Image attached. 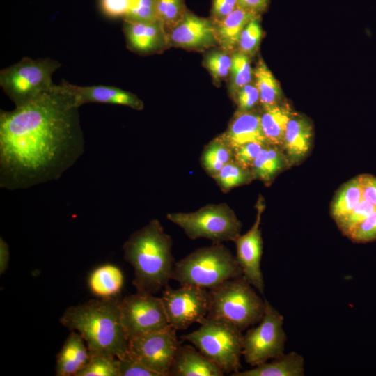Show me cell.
<instances>
[{"label": "cell", "mask_w": 376, "mask_h": 376, "mask_svg": "<svg viewBox=\"0 0 376 376\" xmlns=\"http://www.w3.org/2000/svg\"><path fill=\"white\" fill-rule=\"evenodd\" d=\"M123 274L120 268L112 264L102 265L89 275L91 291L100 298L117 297L123 285Z\"/></svg>", "instance_id": "cell-25"}, {"label": "cell", "mask_w": 376, "mask_h": 376, "mask_svg": "<svg viewBox=\"0 0 376 376\" xmlns=\"http://www.w3.org/2000/svg\"><path fill=\"white\" fill-rule=\"evenodd\" d=\"M120 301L116 297L99 298L70 306L60 322L82 336L90 354L122 359L127 354L129 340L121 321Z\"/></svg>", "instance_id": "cell-2"}, {"label": "cell", "mask_w": 376, "mask_h": 376, "mask_svg": "<svg viewBox=\"0 0 376 376\" xmlns=\"http://www.w3.org/2000/svg\"><path fill=\"white\" fill-rule=\"evenodd\" d=\"M82 336L71 331L56 358V375L76 376L86 366L90 352Z\"/></svg>", "instance_id": "cell-20"}, {"label": "cell", "mask_w": 376, "mask_h": 376, "mask_svg": "<svg viewBox=\"0 0 376 376\" xmlns=\"http://www.w3.org/2000/svg\"><path fill=\"white\" fill-rule=\"evenodd\" d=\"M76 376H120L119 359L110 355L90 354L88 361Z\"/></svg>", "instance_id": "cell-30"}, {"label": "cell", "mask_w": 376, "mask_h": 376, "mask_svg": "<svg viewBox=\"0 0 376 376\" xmlns=\"http://www.w3.org/2000/svg\"><path fill=\"white\" fill-rule=\"evenodd\" d=\"M176 331L170 325L129 340L125 356L157 372L170 376V370L181 345Z\"/></svg>", "instance_id": "cell-10"}, {"label": "cell", "mask_w": 376, "mask_h": 376, "mask_svg": "<svg viewBox=\"0 0 376 376\" xmlns=\"http://www.w3.org/2000/svg\"><path fill=\"white\" fill-rule=\"evenodd\" d=\"M263 30L259 23V18L250 21L241 33L237 48L238 51L250 56L257 52L261 38Z\"/></svg>", "instance_id": "cell-34"}, {"label": "cell", "mask_w": 376, "mask_h": 376, "mask_svg": "<svg viewBox=\"0 0 376 376\" xmlns=\"http://www.w3.org/2000/svg\"><path fill=\"white\" fill-rule=\"evenodd\" d=\"M132 22H155L159 21L155 0H130L127 13L123 19Z\"/></svg>", "instance_id": "cell-35"}, {"label": "cell", "mask_w": 376, "mask_h": 376, "mask_svg": "<svg viewBox=\"0 0 376 376\" xmlns=\"http://www.w3.org/2000/svg\"><path fill=\"white\" fill-rule=\"evenodd\" d=\"M213 178L224 193L255 180L251 169L241 166L234 159L226 164Z\"/></svg>", "instance_id": "cell-29"}, {"label": "cell", "mask_w": 376, "mask_h": 376, "mask_svg": "<svg viewBox=\"0 0 376 376\" xmlns=\"http://www.w3.org/2000/svg\"><path fill=\"white\" fill-rule=\"evenodd\" d=\"M118 359L120 376H160L157 372L127 356Z\"/></svg>", "instance_id": "cell-40"}, {"label": "cell", "mask_w": 376, "mask_h": 376, "mask_svg": "<svg viewBox=\"0 0 376 376\" xmlns=\"http://www.w3.org/2000/svg\"><path fill=\"white\" fill-rule=\"evenodd\" d=\"M199 324L196 330L181 338L190 342L224 373L240 371L242 368V331L228 322L207 317Z\"/></svg>", "instance_id": "cell-6"}, {"label": "cell", "mask_w": 376, "mask_h": 376, "mask_svg": "<svg viewBox=\"0 0 376 376\" xmlns=\"http://www.w3.org/2000/svg\"><path fill=\"white\" fill-rule=\"evenodd\" d=\"M257 213L250 229L234 240L237 261L242 275L260 294L263 295L265 283L261 270L263 242L260 224L265 206L263 198L259 196L256 206Z\"/></svg>", "instance_id": "cell-13"}, {"label": "cell", "mask_w": 376, "mask_h": 376, "mask_svg": "<svg viewBox=\"0 0 376 376\" xmlns=\"http://www.w3.org/2000/svg\"><path fill=\"white\" fill-rule=\"evenodd\" d=\"M305 362L302 355L291 351L249 370L238 371L231 376H304Z\"/></svg>", "instance_id": "cell-21"}, {"label": "cell", "mask_w": 376, "mask_h": 376, "mask_svg": "<svg viewBox=\"0 0 376 376\" xmlns=\"http://www.w3.org/2000/svg\"><path fill=\"white\" fill-rule=\"evenodd\" d=\"M260 113L255 109L237 110L227 130L220 136L233 149L249 142L267 143L261 127Z\"/></svg>", "instance_id": "cell-17"}, {"label": "cell", "mask_w": 376, "mask_h": 376, "mask_svg": "<svg viewBox=\"0 0 376 376\" xmlns=\"http://www.w3.org/2000/svg\"><path fill=\"white\" fill-rule=\"evenodd\" d=\"M231 64L232 57L225 50L210 52L203 62L215 81H220L229 75Z\"/></svg>", "instance_id": "cell-36"}, {"label": "cell", "mask_w": 376, "mask_h": 376, "mask_svg": "<svg viewBox=\"0 0 376 376\" xmlns=\"http://www.w3.org/2000/svg\"><path fill=\"white\" fill-rule=\"evenodd\" d=\"M231 57L230 91L234 95L238 90L251 82L253 72L249 56L237 51Z\"/></svg>", "instance_id": "cell-32"}, {"label": "cell", "mask_w": 376, "mask_h": 376, "mask_svg": "<svg viewBox=\"0 0 376 376\" xmlns=\"http://www.w3.org/2000/svg\"><path fill=\"white\" fill-rule=\"evenodd\" d=\"M313 134L311 121L295 113L288 123L282 147L291 165L299 163L308 155Z\"/></svg>", "instance_id": "cell-18"}, {"label": "cell", "mask_w": 376, "mask_h": 376, "mask_svg": "<svg viewBox=\"0 0 376 376\" xmlns=\"http://www.w3.org/2000/svg\"><path fill=\"white\" fill-rule=\"evenodd\" d=\"M234 159V149L220 135L203 148L200 162L205 171L214 178L228 162Z\"/></svg>", "instance_id": "cell-26"}, {"label": "cell", "mask_w": 376, "mask_h": 376, "mask_svg": "<svg viewBox=\"0 0 376 376\" xmlns=\"http://www.w3.org/2000/svg\"><path fill=\"white\" fill-rule=\"evenodd\" d=\"M235 256L221 243L198 248L175 263L171 279L181 285L210 290L224 281L241 276Z\"/></svg>", "instance_id": "cell-5"}, {"label": "cell", "mask_w": 376, "mask_h": 376, "mask_svg": "<svg viewBox=\"0 0 376 376\" xmlns=\"http://www.w3.org/2000/svg\"><path fill=\"white\" fill-rule=\"evenodd\" d=\"M290 165L291 164L281 148L267 143L254 160L251 171L255 180L268 186Z\"/></svg>", "instance_id": "cell-23"}, {"label": "cell", "mask_w": 376, "mask_h": 376, "mask_svg": "<svg viewBox=\"0 0 376 376\" xmlns=\"http://www.w3.org/2000/svg\"><path fill=\"white\" fill-rule=\"evenodd\" d=\"M79 108L60 85L0 112V187L30 188L59 179L84 151Z\"/></svg>", "instance_id": "cell-1"}, {"label": "cell", "mask_w": 376, "mask_h": 376, "mask_svg": "<svg viewBox=\"0 0 376 376\" xmlns=\"http://www.w3.org/2000/svg\"><path fill=\"white\" fill-rule=\"evenodd\" d=\"M130 0H100L103 13L110 17L124 18L127 13Z\"/></svg>", "instance_id": "cell-41"}, {"label": "cell", "mask_w": 376, "mask_h": 376, "mask_svg": "<svg viewBox=\"0 0 376 376\" xmlns=\"http://www.w3.org/2000/svg\"><path fill=\"white\" fill-rule=\"evenodd\" d=\"M157 17L166 31H169L184 18L187 9L185 0H155Z\"/></svg>", "instance_id": "cell-31"}, {"label": "cell", "mask_w": 376, "mask_h": 376, "mask_svg": "<svg viewBox=\"0 0 376 376\" xmlns=\"http://www.w3.org/2000/svg\"><path fill=\"white\" fill-rule=\"evenodd\" d=\"M172 246L171 237L156 219L130 235L123 256L134 269L136 292L154 295L169 285L175 263Z\"/></svg>", "instance_id": "cell-3"}, {"label": "cell", "mask_w": 376, "mask_h": 376, "mask_svg": "<svg viewBox=\"0 0 376 376\" xmlns=\"http://www.w3.org/2000/svg\"><path fill=\"white\" fill-rule=\"evenodd\" d=\"M238 6L237 0H212L211 19L213 22L221 21Z\"/></svg>", "instance_id": "cell-42"}, {"label": "cell", "mask_w": 376, "mask_h": 376, "mask_svg": "<svg viewBox=\"0 0 376 376\" xmlns=\"http://www.w3.org/2000/svg\"><path fill=\"white\" fill-rule=\"evenodd\" d=\"M352 242L364 244L376 240V209L347 235Z\"/></svg>", "instance_id": "cell-37"}, {"label": "cell", "mask_w": 376, "mask_h": 376, "mask_svg": "<svg viewBox=\"0 0 376 376\" xmlns=\"http://www.w3.org/2000/svg\"><path fill=\"white\" fill-rule=\"evenodd\" d=\"M61 87L74 99L77 107L87 103H104L129 107L135 110L143 109V102L134 94L116 86H79L62 81Z\"/></svg>", "instance_id": "cell-15"}, {"label": "cell", "mask_w": 376, "mask_h": 376, "mask_svg": "<svg viewBox=\"0 0 376 376\" xmlns=\"http://www.w3.org/2000/svg\"><path fill=\"white\" fill-rule=\"evenodd\" d=\"M210 303L207 317L234 325L242 331L263 318L265 299L244 276L228 279L209 290Z\"/></svg>", "instance_id": "cell-4"}, {"label": "cell", "mask_w": 376, "mask_h": 376, "mask_svg": "<svg viewBox=\"0 0 376 376\" xmlns=\"http://www.w3.org/2000/svg\"><path fill=\"white\" fill-rule=\"evenodd\" d=\"M168 322L175 330H185L200 324L209 312V290L191 285L173 289L166 285L160 297Z\"/></svg>", "instance_id": "cell-11"}, {"label": "cell", "mask_w": 376, "mask_h": 376, "mask_svg": "<svg viewBox=\"0 0 376 376\" xmlns=\"http://www.w3.org/2000/svg\"><path fill=\"white\" fill-rule=\"evenodd\" d=\"M10 258L9 246L8 243L0 237V274L5 272L8 267Z\"/></svg>", "instance_id": "cell-45"}, {"label": "cell", "mask_w": 376, "mask_h": 376, "mask_svg": "<svg viewBox=\"0 0 376 376\" xmlns=\"http://www.w3.org/2000/svg\"><path fill=\"white\" fill-rule=\"evenodd\" d=\"M120 311L128 340L169 326L162 299L153 294L136 292L125 297Z\"/></svg>", "instance_id": "cell-12"}, {"label": "cell", "mask_w": 376, "mask_h": 376, "mask_svg": "<svg viewBox=\"0 0 376 376\" xmlns=\"http://www.w3.org/2000/svg\"><path fill=\"white\" fill-rule=\"evenodd\" d=\"M167 219L191 240L205 238L213 244L233 241L240 235L242 222L226 203L207 204L191 212H172Z\"/></svg>", "instance_id": "cell-7"}, {"label": "cell", "mask_w": 376, "mask_h": 376, "mask_svg": "<svg viewBox=\"0 0 376 376\" xmlns=\"http://www.w3.org/2000/svg\"><path fill=\"white\" fill-rule=\"evenodd\" d=\"M295 112L288 103H279L263 109L260 123L268 144L282 148L288 123Z\"/></svg>", "instance_id": "cell-24"}, {"label": "cell", "mask_w": 376, "mask_h": 376, "mask_svg": "<svg viewBox=\"0 0 376 376\" xmlns=\"http://www.w3.org/2000/svg\"><path fill=\"white\" fill-rule=\"evenodd\" d=\"M265 299L263 318L243 334L242 357L251 367L283 354L287 340L283 316Z\"/></svg>", "instance_id": "cell-9"}, {"label": "cell", "mask_w": 376, "mask_h": 376, "mask_svg": "<svg viewBox=\"0 0 376 376\" xmlns=\"http://www.w3.org/2000/svg\"><path fill=\"white\" fill-rule=\"evenodd\" d=\"M224 373L196 347L180 345L170 370L173 376H223Z\"/></svg>", "instance_id": "cell-19"}, {"label": "cell", "mask_w": 376, "mask_h": 376, "mask_svg": "<svg viewBox=\"0 0 376 376\" xmlns=\"http://www.w3.org/2000/svg\"><path fill=\"white\" fill-rule=\"evenodd\" d=\"M259 17L260 15L238 6L221 21L214 22L218 43L226 52L233 50L237 47L244 27L250 21Z\"/></svg>", "instance_id": "cell-22"}, {"label": "cell", "mask_w": 376, "mask_h": 376, "mask_svg": "<svg viewBox=\"0 0 376 376\" xmlns=\"http://www.w3.org/2000/svg\"><path fill=\"white\" fill-rule=\"evenodd\" d=\"M267 143L249 142L234 148V160L241 166L251 169L254 160Z\"/></svg>", "instance_id": "cell-39"}, {"label": "cell", "mask_w": 376, "mask_h": 376, "mask_svg": "<svg viewBox=\"0 0 376 376\" xmlns=\"http://www.w3.org/2000/svg\"><path fill=\"white\" fill-rule=\"evenodd\" d=\"M375 209L376 207L373 204L363 198L349 213L335 222L340 232L346 236Z\"/></svg>", "instance_id": "cell-33"}, {"label": "cell", "mask_w": 376, "mask_h": 376, "mask_svg": "<svg viewBox=\"0 0 376 376\" xmlns=\"http://www.w3.org/2000/svg\"><path fill=\"white\" fill-rule=\"evenodd\" d=\"M167 32L169 43L182 48L200 50L218 43L212 20L188 10L182 20Z\"/></svg>", "instance_id": "cell-14"}, {"label": "cell", "mask_w": 376, "mask_h": 376, "mask_svg": "<svg viewBox=\"0 0 376 376\" xmlns=\"http://www.w3.org/2000/svg\"><path fill=\"white\" fill-rule=\"evenodd\" d=\"M255 85L260 94V104L263 109L276 105L281 102L280 85L265 62L260 58L253 70Z\"/></svg>", "instance_id": "cell-27"}, {"label": "cell", "mask_w": 376, "mask_h": 376, "mask_svg": "<svg viewBox=\"0 0 376 376\" xmlns=\"http://www.w3.org/2000/svg\"><path fill=\"white\" fill-rule=\"evenodd\" d=\"M237 111H246L253 110L260 103V94L256 85L248 84L238 90L234 95Z\"/></svg>", "instance_id": "cell-38"}, {"label": "cell", "mask_w": 376, "mask_h": 376, "mask_svg": "<svg viewBox=\"0 0 376 376\" xmlns=\"http://www.w3.org/2000/svg\"><path fill=\"white\" fill-rule=\"evenodd\" d=\"M127 47L138 54L159 52L169 43L168 32L159 22H132L124 21L123 26Z\"/></svg>", "instance_id": "cell-16"}, {"label": "cell", "mask_w": 376, "mask_h": 376, "mask_svg": "<svg viewBox=\"0 0 376 376\" xmlns=\"http://www.w3.org/2000/svg\"><path fill=\"white\" fill-rule=\"evenodd\" d=\"M362 192L358 176L343 184L336 193L330 206L334 221L349 213L361 200Z\"/></svg>", "instance_id": "cell-28"}, {"label": "cell", "mask_w": 376, "mask_h": 376, "mask_svg": "<svg viewBox=\"0 0 376 376\" xmlns=\"http://www.w3.org/2000/svg\"><path fill=\"white\" fill-rule=\"evenodd\" d=\"M357 176L361 188L363 198L376 207V177L367 173Z\"/></svg>", "instance_id": "cell-43"}, {"label": "cell", "mask_w": 376, "mask_h": 376, "mask_svg": "<svg viewBox=\"0 0 376 376\" xmlns=\"http://www.w3.org/2000/svg\"><path fill=\"white\" fill-rule=\"evenodd\" d=\"M239 6L258 15L265 10L269 0H237Z\"/></svg>", "instance_id": "cell-44"}, {"label": "cell", "mask_w": 376, "mask_h": 376, "mask_svg": "<svg viewBox=\"0 0 376 376\" xmlns=\"http://www.w3.org/2000/svg\"><path fill=\"white\" fill-rule=\"evenodd\" d=\"M61 66L46 58H23L0 72V86L15 107L24 104L52 90L53 73Z\"/></svg>", "instance_id": "cell-8"}]
</instances>
